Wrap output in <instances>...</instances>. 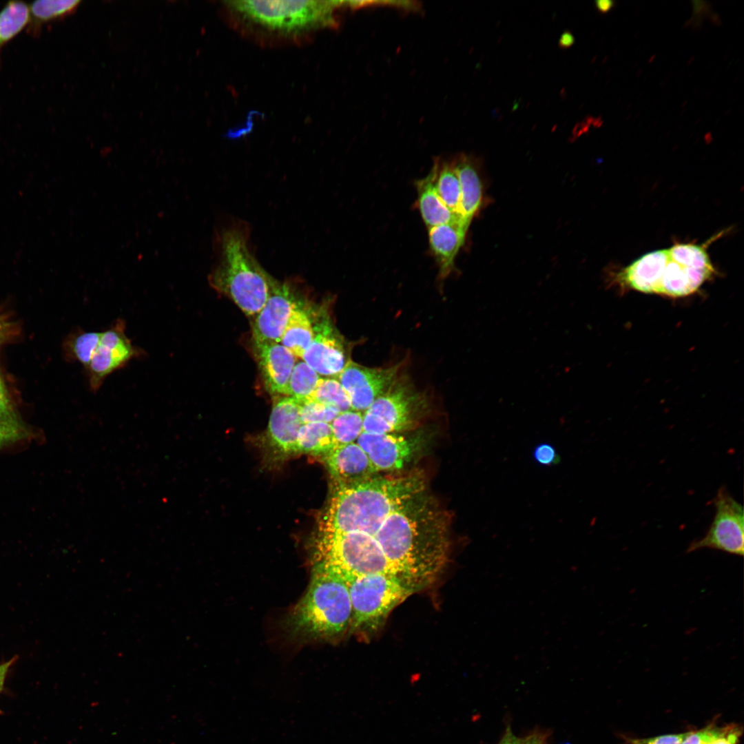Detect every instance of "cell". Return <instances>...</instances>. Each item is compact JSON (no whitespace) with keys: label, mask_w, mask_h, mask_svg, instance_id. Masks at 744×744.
<instances>
[{"label":"cell","mask_w":744,"mask_h":744,"mask_svg":"<svg viewBox=\"0 0 744 744\" xmlns=\"http://www.w3.org/2000/svg\"><path fill=\"white\" fill-rule=\"evenodd\" d=\"M450 526L424 475L413 471L334 479L317 533L328 536L335 560L347 572L393 574L418 592L446 566Z\"/></svg>","instance_id":"cell-1"},{"label":"cell","mask_w":744,"mask_h":744,"mask_svg":"<svg viewBox=\"0 0 744 744\" xmlns=\"http://www.w3.org/2000/svg\"><path fill=\"white\" fill-rule=\"evenodd\" d=\"M336 1H226L223 7L238 31L265 43H297L335 25Z\"/></svg>","instance_id":"cell-2"},{"label":"cell","mask_w":744,"mask_h":744,"mask_svg":"<svg viewBox=\"0 0 744 744\" xmlns=\"http://www.w3.org/2000/svg\"><path fill=\"white\" fill-rule=\"evenodd\" d=\"M249 235L250 227L242 220H233L216 232V262L208 280L216 291L253 316L267 301L271 276L251 252Z\"/></svg>","instance_id":"cell-3"},{"label":"cell","mask_w":744,"mask_h":744,"mask_svg":"<svg viewBox=\"0 0 744 744\" xmlns=\"http://www.w3.org/2000/svg\"><path fill=\"white\" fill-rule=\"evenodd\" d=\"M351 603L347 579L320 566H312L309 588L289 611L285 628L302 641L333 639L349 629Z\"/></svg>","instance_id":"cell-4"},{"label":"cell","mask_w":744,"mask_h":744,"mask_svg":"<svg viewBox=\"0 0 744 744\" xmlns=\"http://www.w3.org/2000/svg\"><path fill=\"white\" fill-rule=\"evenodd\" d=\"M346 579L352 609L349 628L351 633L375 632L396 606L417 592L393 574L371 573Z\"/></svg>","instance_id":"cell-5"},{"label":"cell","mask_w":744,"mask_h":744,"mask_svg":"<svg viewBox=\"0 0 744 744\" xmlns=\"http://www.w3.org/2000/svg\"><path fill=\"white\" fill-rule=\"evenodd\" d=\"M424 393L397 378L363 413V431L395 433L414 425L426 406Z\"/></svg>","instance_id":"cell-6"},{"label":"cell","mask_w":744,"mask_h":744,"mask_svg":"<svg viewBox=\"0 0 744 744\" xmlns=\"http://www.w3.org/2000/svg\"><path fill=\"white\" fill-rule=\"evenodd\" d=\"M714 515L703 537L692 541L688 553L702 549L717 550L731 555H744V513L743 506L725 486L717 490L712 500Z\"/></svg>","instance_id":"cell-7"},{"label":"cell","mask_w":744,"mask_h":744,"mask_svg":"<svg viewBox=\"0 0 744 744\" xmlns=\"http://www.w3.org/2000/svg\"><path fill=\"white\" fill-rule=\"evenodd\" d=\"M125 331V320L118 319L108 329L101 332L99 344L85 369L92 391H97L112 373L144 354L142 349L132 344Z\"/></svg>","instance_id":"cell-8"},{"label":"cell","mask_w":744,"mask_h":744,"mask_svg":"<svg viewBox=\"0 0 744 744\" xmlns=\"http://www.w3.org/2000/svg\"><path fill=\"white\" fill-rule=\"evenodd\" d=\"M402 365L371 368L349 360L338 380L349 395L352 410L364 412L396 380Z\"/></svg>","instance_id":"cell-9"},{"label":"cell","mask_w":744,"mask_h":744,"mask_svg":"<svg viewBox=\"0 0 744 744\" xmlns=\"http://www.w3.org/2000/svg\"><path fill=\"white\" fill-rule=\"evenodd\" d=\"M313 324L314 337L302 359L320 376L338 377L349 360L343 337L324 311Z\"/></svg>","instance_id":"cell-10"},{"label":"cell","mask_w":744,"mask_h":744,"mask_svg":"<svg viewBox=\"0 0 744 744\" xmlns=\"http://www.w3.org/2000/svg\"><path fill=\"white\" fill-rule=\"evenodd\" d=\"M298 303L291 285L271 277L268 298L253 324L254 342L279 343Z\"/></svg>","instance_id":"cell-11"},{"label":"cell","mask_w":744,"mask_h":744,"mask_svg":"<svg viewBox=\"0 0 744 744\" xmlns=\"http://www.w3.org/2000/svg\"><path fill=\"white\" fill-rule=\"evenodd\" d=\"M356 441L378 472L403 468L413 457L417 447L413 440L395 433L362 431Z\"/></svg>","instance_id":"cell-12"},{"label":"cell","mask_w":744,"mask_h":744,"mask_svg":"<svg viewBox=\"0 0 744 744\" xmlns=\"http://www.w3.org/2000/svg\"><path fill=\"white\" fill-rule=\"evenodd\" d=\"M254 352L267 390L276 396H288L289 378L296 357L278 342H253Z\"/></svg>","instance_id":"cell-13"},{"label":"cell","mask_w":744,"mask_h":744,"mask_svg":"<svg viewBox=\"0 0 744 744\" xmlns=\"http://www.w3.org/2000/svg\"><path fill=\"white\" fill-rule=\"evenodd\" d=\"M269 417L267 437L271 446L279 453L288 455L298 453V435L303 424L298 402L289 396H276Z\"/></svg>","instance_id":"cell-14"},{"label":"cell","mask_w":744,"mask_h":744,"mask_svg":"<svg viewBox=\"0 0 744 744\" xmlns=\"http://www.w3.org/2000/svg\"><path fill=\"white\" fill-rule=\"evenodd\" d=\"M323 457L335 480H358L378 473L367 454L355 442L336 445Z\"/></svg>","instance_id":"cell-15"},{"label":"cell","mask_w":744,"mask_h":744,"mask_svg":"<svg viewBox=\"0 0 744 744\" xmlns=\"http://www.w3.org/2000/svg\"><path fill=\"white\" fill-rule=\"evenodd\" d=\"M668 258L667 249L644 254L620 271L618 280L623 287L656 294Z\"/></svg>","instance_id":"cell-16"},{"label":"cell","mask_w":744,"mask_h":744,"mask_svg":"<svg viewBox=\"0 0 744 744\" xmlns=\"http://www.w3.org/2000/svg\"><path fill=\"white\" fill-rule=\"evenodd\" d=\"M468 227L463 223H451L428 228L430 248L439 267L440 278H446L452 272Z\"/></svg>","instance_id":"cell-17"},{"label":"cell","mask_w":744,"mask_h":744,"mask_svg":"<svg viewBox=\"0 0 744 744\" xmlns=\"http://www.w3.org/2000/svg\"><path fill=\"white\" fill-rule=\"evenodd\" d=\"M418 206L428 228L451 223H463L469 226L462 216L448 208L438 196L434 185L433 174H429L416 183Z\"/></svg>","instance_id":"cell-18"},{"label":"cell","mask_w":744,"mask_h":744,"mask_svg":"<svg viewBox=\"0 0 744 744\" xmlns=\"http://www.w3.org/2000/svg\"><path fill=\"white\" fill-rule=\"evenodd\" d=\"M453 163L460 183V213L470 224L481 205L482 183L473 161L468 156L461 155Z\"/></svg>","instance_id":"cell-19"},{"label":"cell","mask_w":744,"mask_h":744,"mask_svg":"<svg viewBox=\"0 0 744 744\" xmlns=\"http://www.w3.org/2000/svg\"><path fill=\"white\" fill-rule=\"evenodd\" d=\"M313 337V326L309 315L298 304L292 312L279 343L296 358H302Z\"/></svg>","instance_id":"cell-20"},{"label":"cell","mask_w":744,"mask_h":744,"mask_svg":"<svg viewBox=\"0 0 744 744\" xmlns=\"http://www.w3.org/2000/svg\"><path fill=\"white\" fill-rule=\"evenodd\" d=\"M431 172L435 190L442 202L451 211L461 214L460 183L453 163L437 160Z\"/></svg>","instance_id":"cell-21"},{"label":"cell","mask_w":744,"mask_h":744,"mask_svg":"<svg viewBox=\"0 0 744 744\" xmlns=\"http://www.w3.org/2000/svg\"><path fill=\"white\" fill-rule=\"evenodd\" d=\"M337 445L331 423L303 424L298 435V453L322 457Z\"/></svg>","instance_id":"cell-22"},{"label":"cell","mask_w":744,"mask_h":744,"mask_svg":"<svg viewBox=\"0 0 744 744\" xmlns=\"http://www.w3.org/2000/svg\"><path fill=\"white\" fill-rule=\"evenodd\" d=\"M79 1L40 0L32 2L29 8L28 30L37 34L43 24L71 13Z\"/></svg>","instance_id":"cell-23"},{"label":"cell","mask_w":744,"mask_h":744,"mask_svg":"<svg viewBox=\"0 0 744 744\" xmlns=\"http://www.w3.org/2000/svg\"><path fill=\"white\" fill-rule=\"evenodd\" d=\"M29 8L24 2H8L0 11V51L28 24Z\"/></svg>","instance_id":"cell-24"},{"label":"cell","mask_w":744,"mask_h":744,"mask_svg":"<svg viewBox=\"0 0 744 744\" xmlns=\"http://www.w3.org/2000/svg\"><path fill=\"white\" fill-rule=\"evenodd\" d=\"M320 376L303 360L295 364L291 372L288 396L298 402L310 399L314 393Z\"/></svg>","instance_id":"cell-25"},{"label":"cell","mask_w":744,"mask_h":744,"mask_svg":"<svg viewBox=\"0 0 744 744\" xmlns=\"http://www.w3.org/2000/svg\"><path fill=\"white\" fill-rule=\"evenodd\" d=\"M741 728L734 724L725 726L709 725L697 731L687 732L681 744H738Z\"/></svg>","instance_id":"cell-26"},{"label":"cell","mask_w":744,"mask_h":744,"mask_svg":"<svg viewBox=\"0 0 744 744\" xmlns=\"http://www.w3.org/2000/svg\"><path fill=\"white\" fill-rule=\"evenodd\" d=\"M311 398L340 413L352 409L348 393L335 378H320Z\"/></svg>","instance_id":"cell-27"},{"label":"cell","mask_w":744,"mask_h":744,"mask_svg":"<svg viewBox=\"0 0 744 744\" xmlns=\"http://www.w3.org/2000/svg\"><path fill=\"white\" fill-rule=\"evenodd\" d=\"M670 259L683 266L699 269L715 270L705 247L692 243H676L667 249Z\"/></svg>","instance_id":"cell-28"},{"label":"cell","mask_w":744,"mask_h":744,"mask_svg":"<svg viewBox=\"0 0 744 744\" xmlns=\"http://www.w3.org/2000/svg\"><path fill=\"white\" fill-rule=\"evenodd\" d=\"M331 425L337 445L353 442L363 431V413L352 409L340 413Z\"/></svg>","instance_id":"cell-29"},{"label":"cell","mask_w":744,"mask_h":744,"mask_svg":"<svg viewBox=\"0 0 744 744\" xmlns=\"http://www.w3.org/2000/svg\"><path fill=\"white\" fill-rule=\"evenodd\" d=\"M101 336V332L79 331L68 342L69 354L86 369L99 344Z\"/></svg>","instance_id":"cell-30"},{"label":"cell","mask_w":744,"mask_h":744,"mask_svg":"<svg viewBox=\"0 0 744 744\" xmlns=\"http://www.w3.org/2000/svg\"><path fill=\"white\" fill-rule=\"evenodd\" d=\"M298 402L300 406V418L303 424L331 423L340 413L335 409L311 398Z\"/></svg>","instance_id":"cell-31"},{"label":"cell","mask_w":744,"mask_h":744,"mask_svg":"<svg viewBox=\"0 0 744 744\" xmlns=\"http://www.w3.org/2000/svg\"><path fill=\"white\" fill-rule=\"evenodd\" d=\"M29 435V429L17 415H0V448L24 440Z\"/></svg>","instance_id":"cell-32"},{"label":"cell","mask_w":744,"mask_h":744,"mask_svg":"<svg viewBox=\"0 0 744 744\" xmlns=\"http://www.w3.org/2000/svg\"><path fill=\"white\" fill-rule=\"evenodd\" d=\"M535 462L543 466H553L561 462V457L555 447L547 442L539 443L532 451Z\"/></svg>","instance_id":"cell-33"},{"label":"cell","mask_w":744,"mask_h":744,"mask_svg":"<svg viewBox=\"0 0 744 744\" xmlns=\"http://www.w3.org/2000/svg\"><path fill=\"white\" fill-rule=\"evenodd\" d=\"M686 734H665L646 738H626V740L628 744H681Z\"/></svg>","instance_id":"cell-34"},{"label":"cell","mask_w":744,"mask_h":744,"mask_svg":"<svg viewBox=\"0 0 744 744\" xmlns=\"http://www.w3.org/2000/svg\"><path fill=\"white\" fill-rule=\"evenodd\" d=\"M550 733L535 729L521 737H516L515 744H548Z\"/></svg>","instance_id":"cell-35"},{"label":"cell","mask_w":744,"mask_h":744,"mask_svg":"<svg viewBox=\"0 0 744 744\" xmlns=\"http://www.w3.org/2000/svg\"><path fill=\"white\" fill-rule=\"evenodd\" d=\"M0 415L16 416L5 385L0 377Z\"/></svg>","instance_id":"cell-36"},{"label":"cell","mask_w":744,"mask_h":744,"mask_svg":"<svg viewBox=\"0 0 744 744\" xmlns=\"http://www.w3.org/2000/svg\"><path fill=\"white\" fill-rule=\"evenodd\" d=\"M575 43V37L571 32L565 31L561 35L559 41V45L561 48H568L572 46Z\"/></svg>","instance_id":"cell-37"},{"label":"cell","mask_w":744,"mask_h":744,"mask_svg":"<svg viewBox=\"0 0 744 744\" xmlns=\"http://www.w3.org/2000/svg\"><path fill=\"white\" fill-rule=\"evenodd\" d=\"M516 736L512 731L510 725L506 726L505 731L497 744H515Z\"/></svg>","instance_id":"cell-38"},{"label":"cell","mask_w":744,"mask_h":744,"mask_svg":"<svg viewBox=\"0 0 744 744\" xmlns=\"http://www.w3.org/2000/svg\"><path fill=\"white\" fill-rule=\"evenodd\" d=\"M597 9L601 13H606L614 6V1L610 0H598L595 1Z\"/></svg>","instance_id":"cell-39"},{"label":"cell","mask_w":744,"mask_h":744,"mask_svg":"<svg viewBox=\"0 0 744 744\" xmlns=\"http://www.w3.org/2000/svg\"><path fill=\"white\" fill-rule=\"evenodd\" d=\"M16 659H17V657H14L12 659L10 660L9 661L0 665V692H1V690H2V688H3L4 681H5L7 672L8 671V669L12 665V663L14 662Z\"/></svg>","instance_id":"cell-40"}]
</instances>
